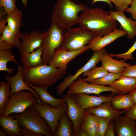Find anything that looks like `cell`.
<instances>
[{"instance_id": "6da1fadb", "label": "cell", "mask_w": 136, "mask_h": 136, "mask_svg": "<svg viewBox=\"0 0 136 136\" xmlns=\"http://www.w3.org/2000/svg\"><path fill=\"white\" fill-rule=\"evenodd\" d=\"M79 26L101 37L117 28V21L111 16L109 12L100 7L88 9L79 15Z\"/></svg>"}, {"instance_id": "7a4b0ae2", "label": "cell", "mask_w": 136, "mask_h": 136, "mask_svg": "<svg viewBox=\"0 0 136 136\" xmlns=\"http://www.w3.org/2000/svg\"><path fill=\"white\" fill-rule=\"evenodd\" d=\"M88 9L87 5L77 4L72 0H57L52 13L51 21L67 30L79 23V13Z\"/></svg>"}, {"instance_id": "3957f363", "label": "cell", "mask_w": 136, "mask_h": 136, "mask_svg": "<svg viewBox=\"0 0 136 136\" xmlns=\"http://www.w3.org/2000/svg\"><path fill=\"white\" fill-rule=\"evenodd\" d=\"M67 73L66 69L56 68L49 65L43 64L35 67H23L22 75L25 82L39 87L54 85Z\"/></svg>"}, {"instance_id": "277c9868", "label": "cell", "mask_w": 136, "mask_h": 136, "mask_svg": "<svg viewBox=\"0 0 136 136\" xmlns=\"http://www.w3.org/2000/svg\"><path fill=\"white\" fill-rule=\"evenodd\" d=\"M18 121L19 127L45 136H52V130L47 122L38 114L33 105L19 114L12 115Z\"/></svg>"}, {"instance_id": "5b68a950", "label": "cell", "mask_w": 136, "mask_h": 136, "mask_svg": "<svg viewBox=\"0 0 136 136\" xmlns=\"http://www.w3.org/2000/svg\"><path fill=\"white\" fill-rule=\"evenodd\" d=\"M65 29L51 21L50 27L43 32L42 46V56L43 64H49L53 58L55 51L60 48L62 45Z\"/></svg>"}, {"instance_id": "8992f818", "label": "cell", "mask_w": 136, "mask_h": 136, "mask_svg": "<svg viewBox=\"0 0 136 136\" xmlns=\"http://www.w3.org/2000/svg\"><path fill=\"white\" fill-rule=\"evenodd\" d=\"M98 37L90 31L80 26L71 28L65 32L60 48L68 51L78 50Z\"/></svg>"}, {"instance_id": "52a82bcc", "label": "cell", "mask_w": 136, "mask_h": 136, "mask_svg": "<svg viewBox=\"0 0 136 136\" xmlns=\"http://www.w3.org/2000/svg\"><path fill=\"white\" fill-rule=\"evenodd\" d=\"M37 103L36 98L30 91L23 90L14 93L9 98L3 115L21 113L29 106Z\"/></svg>"}, {"instance_id": "ba28073f", "label": "cell", "mask_w": 136, "mask_h": 136, "mask_svg": "<svg viewBox=\"0 0 136 136\" xmlns=\"http://www.w3.org/2000/svg\"><path fill=\"white\" fill-rule=\"evenodd\" d=\"M39 115L45 120L51 128L52 136L56 130L61 116L66 113L68 106L66 103L61 107L54 108L47 104L41 105L36 103L33 105Z\"/></svg>"}, {"instance_id": "9c48e42d", "label": "cell", "mask_w": 136, "mask_h": 136, "mask_svg": "<svg viewBox=\"0 0 136 136\" xmlns=\"http://www.w3.org/2000/svg\"><path fill=\"white\" fill-rule=\"evenodd\" d=\"M77 80L73 81L68 87L67 93L74 95L79 93L94 94L99 95L101 93L111 91L114 93H120L116 89L110 86L92 83L89 84L79 76Z\"/></svg>"}, {"instance_id": "30bf717a", "label": "cell", "mask_w": 136, "mask_h": 136, "mask_svg": "<svg viewBox=\"0 0 136 136\" xmlns=\"http://www.w3.org/2000/svg\"><path fill=\"white\" fill-rule=\"evenodd\" d=\"M106 52L105 48L94 52L90 60L84 65L79 69L75 74L73 75H71L66 77L56 87V89L57 95L59 96L61 95L70 84L81 74L95 67L97 64L100 61L101 55Z\"/></svg>"}, {"instance_id": "8fae6325", "label": "cell", "mask_w": 136, "mask_h": 136, "mask_svg": "<svg viewBox=\"0 0 136 136\" xmlns=\"http://www.w3.org/2000/svg\"><path fill=\"white\" fill-rule=\"evenodd\" d=\"M64 97L68 106L66 113L73 125V135L81 128V125L86 113L85 110L83 109L75 100L73 95L67 93L64 95Z\"/></svg>"}, {"instance_id": "7c38bea8", "label": "cell", "mask_w": 136, "mask_h": 136, "mask_svg": "<svg viewBox=\"0 0 136 136\" xmlns=\"http://www.w3.org/2000/svg\"><path fill=\"white\" fill-rule=\"evenodd\" d=\"M90 49L88 44L78 50L74 51L58 49L55 51L54 56L48 64L56 68L66 69L67 64L70 61Z\"/></svg>"}, {"instance_id": "4fadbf2b", "label": "cell", "mask_w": 136, "mask_h": 136, "mask_svg": "<svg viewBox=\"0 0 136 136\" xmlns=\"http://www.w3.org/2000/svg\"><path fill=\"white\" fill-rule=\"evenodd\" d=\"M18 71L16 74L13 77L7 75H5L6 82L8 83L11 87V96L14 92L23 90H28L31 92L36 97L37 103L43 104L40 96L37 92L28 85L23 80L22 71L23 67L20 65H17Z\"/></svg>"}, {"instance_id": "5bb4252c", "label": "cell", "mask_w": 136, "mask_h": 136, "mask_svg": "<svg viewBox=\"0 0 136 136\" xmlns=\"http://www.w3.org/2000/svg\"><path fill=\"white\" fill-rule=\"evenodd\" d=\"M44 36L43 32L33 30L22 33L21 41L18 48V53H30L41 46Z\"/></svg>"}, {"instance_id": "9a60e30c", "label": "cell", "mask_w": 136, "mask_h": 136, "mask_svg": "<svg viewBox=\"0 0 136 136\" xmlns=\"http://www.w3.org/2000/svg\"><path fill=\"white\" fill-rule=\"evenodd\" d=\"M116 136H136V122L125 115H120L113 121Z\"/></svg>"}, {"instance_id": "2e32d148", "label": "cell", "mask_w": 136, "mask_h": 136, "mask_svg": "<svg viewBox=\"0 0 136 136\" xmlns=\"http://www.w3.org/2000/svg\"><path fill=\"white\" fill-rule=\"evenodd\" d=\"M87 94L79 93L73 95L76 101L84 110L97 107L105 102L111 101L113 97L112 95L96 96Z\"/></svg>"}, {"instance_id": "e0dca14e", "label": "cell", "mask_w": 136, "mask_h": 136, "mask_svg": "<svg viewBox=\"0 0 136 136\" xmlns=\"http://www.w3.org/2000/svg\"><path fill=\"white\" fill-rule=\"evenodd\" d=\"M127 35L126 32L122 29L116 28L103 37H97L88 45L90 49L94 52L105 48L118 38Z\"/></svg>"}, {"instance_id": "ac0fdd59", "label": "cell", "mask_w": 136, "mask_h": 136, "mask_svg": "<svg viewBox=\"0 0 136 136\" xmlns=\"http://www.w3.org/2000/svg\"><path fill=\"white\" fill-rule=\"evenodd\" d=\"M86 112L92 113L97 117H103L114 121L120 115L127 111L116 110L112 107L111 101L104 102L97 107L85 109Z\"/></svg>"}, {"instance_id": "d6986e66", "label": "cell", "mask_w": 136, "mask_h": 136, "mask_svg": "<svg viewBox=\"0 0 136 136\" xmlns=\"http://www.w3.org/2000/svg\"><path fill=\"white\" fill-rule=\"evenodd\" d=\"M111 17L120 24V27L126 32L127 38L130 39L136 37V22L131 18H128L124 12L118 11H110Z\"/></svg>"}, {"instance_id": "ffe728a7", "label": "cell", "mask_w": 136, "mask_h": 136, "mask_svg": "<svg viewBox=\"0 0 136 136\" xmlns=\"http://www.w3.org/2000/svg\"><path fill=\"white\" fill-rule=\"evenodd\" d=\"M25 82L37 92L43 104L49 105L53 108H57L61 107L66 103L64 97L61 99H57L52 96L48 91L49 87L48 86L44 85L38 87Z\"/></svg>"}, {"instance_id": "44dd1931", "label": "cell", "mask_w": 136, "mask_h": 136, "mask_svg": "<svg viewBox=\"0 0 136 136\" xmlns=\"http://www.w3.org/2000/svg\"><path fill=\"white\" fill-rule=\"evenodd\" d=\"M112 57L106 52L103 53L100 57L101 66L110 73L121 74L125 67L131 65L123 59L117 60Z\"/></svg>"}, {"instance_id": "7402d4cb", "label": "cell", "mask_w": 136, "mask_h": 136, "mask_svg": "<svg viewBox=\"0 0 136 136\" xmlns=\"http://www.w3.org/2000/svg\"><path fill=\"white\" fill-rule=\"evenodd\" d=\"M1 129L9 136H21L18 120L12 116L3 115L0 117Z\"/></svg>"}, {"instance_id": "603a6c76", "label": "cell", "mask_w": 136, "mask_h": 136, "mask_svg": "<svg viewBox=\"0 0 136 136\" xmlns=\"http://www.w3.org/2000/svg\"><path fill=\"white\" fill-rule=\"evenodd\" d=\"M43 48L42 46L30 53H24L21 54L20 60L24 67L39 66L43 63L42 56Z\"/></svg>"}, {"instance_id": "cb8c5ba5", "label": "cell", "mask_w": 136, "mask_h": 136, "mask_svg": "<svg viewBox=\"0 0 136 136\" xmlns=\"http://www.w3.org/2000/svg\"><path fill=\"white\" fill-rule=\"evenodd\" d=\"M110 86L126 94L136 89V77L121 76Z\"/></svg>"}, {"instance_id": "d4e9b609", "label": "cell", "mask_w": 136, "mask_h": 136, "mask_svg": "<svg viewBox=\"0 0 136 136\" xmlns=\"http://www.w3.org/2000/svg\"><path fill=\"white\" fill-rule=\"evenodd\" d=\"M111 103L113 108L118 111L122 110L127 111L134 105L131 97L128 94H124L120 93L113 97Z\"/></svg>"}, {"instance_id": "484cf974", "label": "cell", "mask_w": 136, "mask_h": 136, "mask_svg": "<svg viewBox=\"0 0 136 136\" xmlns=\"http://www.w3.org/2000/svg\"><path fill=\"white\" fill-rule=\"evenodd\" d=\"M85 113L81 128L88 136H96L98 118L92 113Z\"/></svg>"}, {"instance_id": "4316f807", "label": "cell", "mask_w": 136, "mask_h": 136, "mask_svg": "<svg viewBox=\"0 0 136 136\" xmlns=\"http://www.w3.org/2000/svg\"><path fill=\"white\" fill-rule=\"evenodd\" d=\"M53 136H72L74 131L73 124L66 113L61 116Z\"/></svg>"}, {"instance_id": "83f0119b", "label": "cell", "mask_w": 136, "mask_h": 136, "mask_svg": "<svg viewBox=\"0 0 136 136\" xmlns=\"http://www.w3.org/2000/svg\"><path fill=\"white\" fill-rule=\"evenodd\" d=\"M22 12L17 8L13 12L7 14V23L9 28L13 31L19 33L21 27L23 25L22 22Z\"/></svg>"}, {"instance_id": "f1b7e54d", "label": "cell", "mask_w": 136, "mask_h": 136, "mask_svg": "<svg viewBox=\"0 0 136 136\" xmlns=\"http://www.w3.org/2000/svg\"><path fill=\"white\" fill-rule=\"evenodd\" d=\"M9 61L14 62L18 65H20L17 61L13 55L11 49L0 50V71L8 72L9 74L13 73L14 69L13 68H8L7 64Z\"/></svg>"}, {"instance_id": "f546056e", "label": "cell", "mask_w": 136, "mask_h": 136, "mask_svg": "<svg viewBox=\"0 0 136 136\" xmlns=\"http://www.w3.org/2000/svg\"><path fill=\"white\" fill-rule=\"evenodd\" d=\"M22 33H17L12 30L6 25L0 37V41L4 40L11 46L18 48L20 44Z\"/></svg>"}, {"instance_id": "4dcf8cb0", "label": "cell", "mask_w": 136, "mask_h": 136, "mask_svg": "<svg viewBox=\"0 0 136 136\" xmlns=\"http://www.w3.org/2000/svg\"><path fill=\"white\" fill-rule=\"evenodd\" d=\"M0 117L3 115L11 94V87L7 82L2 81L0 83Z\"/></svg>"}, {"instance_id": "1f68e13d", "label": "cell", "mask_w": 136, "mask_h": 136, "mask_svg": "<svg viewBox=\"0 0 136 136\" xmlns=\"http://www.w3.org/2000/svg\"><path fill=\"white\" fill-rule=\"evenodd\" d=\"M108 73V71L101 66L95 67L83 73L82 76L86 77V78L83 79L89 82L94 80L101 78Z\"/></svg>"}, {"instance_id": "d6a6232c", "label": "cell", "mask_w": 136, "mask_h": 136, "mask_svg": "<svg viewBox=\"0 0 136 136\" xmlns=\"http://www.w3.org/2000/svg\"><path fill=\"white\" fill-rule=\"evenodd\" d=\"M120 74L108 73L101 78L91 81L89 83L103 85H111L116 80L121 76Z\"/></svg>"}, {"instance_id": "836d02e7", "label": "cell", "mask_w": 136, "mask_h": 136, "mask_svg": "<svg viewBox=\"0 0 136 136\" xmlns=\"http://www.w3.org/2000/svg\"><path fill=\"white\" fill-rule=\"evenodd\" d=\"M98 118L96 136H105L108 127L111 120L110 119L106 118Z\"/></svg>"}, {"instance_id": "e575fe53", "label": "cell", "mask_w": 136, "mask_h": 136, "mask_svg": "<svg viewBox=\"0 0 136 136\" xmlns=\"http://www.w3.org/2000/svg\"><path fill=\"white\" fill-rule=\"evenodd\" d=\"M136 50V39L132 46L126 52L119 54H114L108 53L112 57H116L117 59L123 58L125 61L128 60H133L132 53Z\"/></svg>"}, {"instance_id": "d590c367", "label": "cell", "mask_w": 136, "mask_h": 136, "mask_svg": "<svg viewBox=\"0 0 136 136\" xmlns=\"http://www.w3.org/2000/svg\"><path fill=\"white\" fill-rule=\"evenodd\" d=\"M17 0H0V7H3L7 14L11 13L17 8Z\"/></svg>"}, {"instance_id": "8d00e7d4", "label": "cell", "mask_w": 136, "mask_h": 136, "mask_svg": "<svg viewBox=\"0 0 136 136\" xmlns=\"http://www.w3.org/2000/svg\"><path fill=\"white\" fill-rule=\"evenodd\" d=\"M133 0H110L115 6L117 11L124 12L130 5Z\"/></svg>"}, {"instance_id": "74e56055", "label": "cell", "mask_w": 136, "mask_h": 136, "mask_svg": "<svg viewBox=\"0 0 136 136\" xmlns=\"http://www.w3.org/2000/svg\"><path fill=\"white\" fill-rule=\"evenodd\" d=\"M7 14L4 10V8L0 7V35H2L3 31L7 22Z\"/></svg>"}, {"instance_id": "f35d334b", "label": "cell", "mask_w": 136, "mask_h": 136, "mask_svg": "<svg viewBox=\"0 0 136 136\" xmlns=\"http://www.w3.org/2000/svg\"><path fill=\"white\" fill-rule=\"evenodd\" d=\"M121 74L122 76L136 77V64L125 67Z\"/></svg>"}, {"instance_id": "ab89813d", "label": "cell", "mask_w": 136, "mask_h": 136, "mask_svg": "<svg viewBox=\"0 0 136 136\" xmlns=\"http://www.w3.org/2000/svg\"><path fill=\"white\" fill-rule=\"evenodd\" d=\"M126 12L130 13L131 15V18L136 22V0H133L130 7L127 8Z\"/></svg>"}, {"instance_id": "60d3db41", "label": "cell", "mask_w": 136, "mask_h": 136, "mask_svg": "<svg viewBox=\"0 0 136 136\" xmlns=\"http://www.w3.org/2000/svg\"><path fill=\"white\" fill-rule=\"evenodd\" d=\"M19 129L22 136H43L41 134L32 132L22 127H19Z\"/></svg>"}, {"instance_id": "b9f144b4", "label": "cell", "mask_w": 136, "mask_h": 136, "mask_svg": "<svg viewBox=\"0 0 136 136\" xmlns=\"http://www.w3.org/2000/svg\"><path fill=\"white\" fill-rule=\"evenodd\" d=\"M125 115L132 119L136 120V104H134L129 111L125 113Z\"/></svg>"}, {"instance_id": "7bdbcfd3", "label": "cell", "mask_w": 136, "mask_h": 136, "mask_svg": "<svg viewBox=\"0 0 136 136\" xmlns=\"http://www.w3.org/2000/svg\"><path fill=\"white\" fill-rule=\"evenodd\" d=\"M115 136L113 121H111L110 122L107 129L105 136Z\"/></svg>"}, {"instance_id": "ee69618b", "label": "cell", "mask_w": 136, "mask_h": 136, "mask_svg": "<svg viewBox=\"0 0 136 136\" xmlns=\"http://www.w3.org/2000/svg\"><path fill=\"white\" fill-rule=\"evenodd\" d=\"M13 48L12 46L5 41L4 40L0 41V50L12 49Z\"/></svg>"}, {"instance_id": "f6af8a7d", "label": "cell", "mask_w": 136, "mask_h": 136, "mask_svg": "<svg viewBox=\"0 0 136 136\" xmlns=\"http://www.w3.org/2000/svg\"><path fill=\"white\" fill-rule=\"evenodd\" d=\"M72 136H88L85 132L81 128L78 131L73 134Z\"/></svg>"}, {"instance_id": "bcb514c9", "label": "cell", "mask_w": 136, "mask_h": 136, "mask_svg": "<svg viewBox=\"0 0 136 136\" xmlns=\"http://www.w3.org/2000/svg\"><path fill=\"white\" fill-rule=\"evenodd\" d=\"M128 94L131 97L134 104H136V89L130 91Z\"/></svg>"}, {"instance_id": "7dc6e473", "label": "cell", "mask_w": 136, "mask_h": 136, "mask_svg": "<svg viewBox=\"0 0 136 136\" xmlns=\"http://www.w3.org/2000/svg\"><path fill=\"white\" fill-rule=\"evenodd\" d=\"M75 1H78L79 0H73ZM105 2L108 3L111 7H112V5L111 2L110 0H92L91 2V4H94L95 3L98 2Z\"/></svg>"}, {"instance_id": "c3c4849f", "label": "cell", "mask_w": 136, "mask_h": 136, "mask_svg": "<svg viewBox=\"0 0 136 136\" xmlns=\"http://www.w3.org/2000/svg\"><path fill=\"white\" fill-rule=\"evenodd\" d=\"M23 6L26 8H27V3L28 0H21Z\"/></svg>"}, {"instance_id": "681fc988", "label": "cell", "mask_w": 136, "mask_h": 136, "mask_svg": "<svg viewBox=\"0 0 136 136\" xmlns=\"http://www.w3.org/2000/svg\"><path fill=\"white\" fill-rule=\"evenodd\" d=\"M7 135L1 129H0V136H7Z\"/></svg>"}, {"instance_id": "f907efd6", "label": "cell", "mask_w": 136, "mask_h": 136, "mask_svg": "<svg viewBox=\"0 0 136 136\" xmlns=\"http://www.w3.org/2000/svg\"><path fill=\"white\" fill-rule=\"evenodd\" d=\"M135 121H136V120H135Z\"/></svg>"}]
</instances>
